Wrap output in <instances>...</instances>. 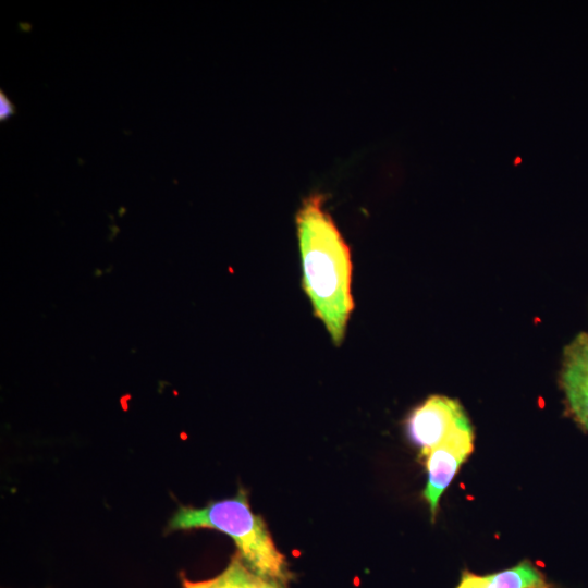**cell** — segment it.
<instances>
[{
  "instance_id": "1",
  "label": "cell",
  "mask_w": 588,
  "mask_h": 588,
  "mask_svg": "<svg viewBox=\"0 0 588 588\" xmlns=\"http://www.w3.org/2000/svg\"><path fill=\"white\" fill-rule=\"evenodd\" d=\"M296 226L303 287L316 316L334 343H340L354 307L350 248L323 209L321 195H310L303 200L296 213Z\"/></svg>"
},
{
  "instance_id": "2",
  "label": "cell",
  "mask_w": 588,
  "mask_h": 588,
  "mask_svg": "<svg viewBox=\"0 0 588 588\" xmlns=\"http://www.w3.org/2000/svg\"><path fill=\"white\" fill-rule=\"evenodd\" d=\"M207 528L231 537L236 554L255 573L285 584L291 577L285 555L277 548L260 515L240 488L233 498L211 501L203 507L181 505L168 523V531Z\"/></svg>"
},
{
  "instance_id": "3",
  "label": "cell",
  "mask_w": 588,
  "mask_h": 588,
  "mask_svg": "<svg viewBox=\"0 0 588 588\" xmlns=\"http://www.w3.org/2000/svg\"><path fill=\"white\" fill-rule=\"evenodd\" d=\"M473 450V429L469 421H465L453 428L444 440L426 455L428 480L424 498L429 504L432 519L441 495Z\"/></svg>"
},
{
  "instance_id": "4",
  "label": "cell",
  "mask_w": 588,
  "mask_h": 588,
  "mask_svg": "<svg viewBox=\"0 0 588 588\" xmlns=\"http://www.w3.org/2000/svg\"><path fill=\"white\" fill-rule=\"evenodd\" d=\"M465 421L468 418L456 400L432 395L409 414L406 430L411 441L426 456L453 428Z\"/></svg>"
},
{
  "instance_id": "5",
  "label": "cell",
  "mask_w": 588,
  "mask_h": 588,
  "mask_svg": "<svg viewBox=\"0 0 588 588\" xmlns=\"http://www.w3.org/2000/svg\"><path fill=\"white\" fill-rule=\"evenodd\" d=\"M561 382L571 412L588 430V332L565 347Z\"/></svg>"
},
{
  "instance_id": "6",
  "label": "cell",
  "mask_w": 588,
  "mask_h": 588,
  "mask_svg": "<svg viewBox=\"0 0 588 588\" xmlns=\"http://www.w3.org/2000/svg\"><path fill=\"white\" fill-rule=\"evenodd\" d=\"M456 588H553L530 561L524 560L516 566L488 575L463 571Z\"/></svg>"
},
{
  "instance_id": "7",
  "label": "cell",
  "mask_w": 588,
  "mask_h": 588,
  "mask_svg": "<svg viewBox=\"0 0 588 588\" xmlns=\"http://www.w3.org/2000/svg\"><path fill=\"white\" fill-rule=\"evenodd\" d=\"M182 588H285V586L281 581L258 575L235 553L226 567L212 578L191 580L182 576Z\"/></svg>"
},
{
  "instance_id": "8",
  "label": "cell",
  "mask_w": 588,
  "mask_h": 588,
  "mask_svg": "<svg viewBox=\"0 0 588 588\" xmlns=\"http://www.w3.org/2000/svg\"><path fill=\"white\" fill-rule=\"evenodd\" d=\"M16 113V106L14 102L7 96V94L1 89L0 90V120H8L11 115Z\"/></svg>"
}]
</instances>
